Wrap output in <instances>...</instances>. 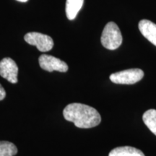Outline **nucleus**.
Returning <instances> with one entry per match:
<instances>
[{
	"label": "nucleus",
	"instance_id": "1a4fd4ad",
	"mask_svg": "<svg viewBox=\"0 0 156 156\" xmlns=\"http://www.w3.org/2000/svg\"><path fill=\"white\" fill-rule=\"evenodd\" d=\"M84 3V0H67L66 2V15L67 18L73 20L77 16Z\"/></svg>",
	"mask_w": 156,
	"mask_h": 156
},
{
	"label": "nucleus",
	"instance_id": "6e6552de",
	"mask_svg": "<svg viewBox=\"0 0 156 156\" xmlns=\"http://www.w3.org/2000/svg\"><path fill=\"white\" fill-rule=\"evenodd\" d=\"M108 156H145V155L139 149L129 146H124L113 149L109 153Z\"/></svg>",
	"mask_w": 156,
	"mask_h": 156
},
{
	"label": "nucleus",
	"instance_id": "ddd939ff",
	"mask_svg": "<svg viewBox=\"0 0 156 156\" xmlns=\"http://www.w3.org/2000/svg\"><path fill=\"white\" fill-rule=\"evenodd\" d=\"M17 1L21 2H28V0H17Z\"/></svg>",
	"mask_w": 156,
	"mask_h": 156
},
{
	"label": "nucleus",
	"instance_id": "20e7f679",
	"mask_svg": "<svg viewBox=\"0 0 156 156\" xmlns=\"http://www.w3.org/2000/svg\"><path fill=\"white\" fill-rule=\"evenodd\" d=\"M25 41L28 44L36 46L41 52L51 50L54 46V41L50 36L38 32L28 33L24 36Z\"/></svg>",
	"mask_w": 156,
	"mask_h": 156
},
{
	"label": "nucleus",
	"instance_id": "f03ea898",
	"mask_svg": "<svg viewBox=\"0 0 156 156\" xmlns=\"http://www.w3.org/2000/svg\"><path fill=\"white\" fill-rule=\"evenodd\" d=\"M101 41L103 46L108 50H115L122 45V33L116 23H107L102 32Z\"/></svg>",
	"mask_w": 156,
	"mask_h": 156
},
{
	"label": "nucleus",
	"instance_id": "423d86ee",
	"mask_svg": "<svg viewBox=\"0 0 156 156\" xmlns=\"http://www.w3.org/2000/svg\"><path fill=\"white\" fill-rule=\"evenodd\" d=\"M18 67L11 58H4L0 61V75L9 81L15 84L17 83Z\"/></svg>",
	"mask_w": 156,
	"mask_h": 156
},
{
	"label": "nucleus",
	"instance_id": "9d476101",
	"mask_svg": "<svg viewBox=\"0 0 156 156\" xmlns=\"http://www.w3.org/2000/svg\"><path fill=\"white\" fill-rule=\"evenodd\" d=\"M142 120L147 128L156 136V110L149 109L144 113Z\"/></svg>",
	"mask_w": 156,
	"mask_h": 156
},
{
	"label": "nucleus",
	"instance_id": "f257e3e1",
	"mask_svg": "<svg viewBox=\"0 0 156 156\" xmlns=\"http://www.w3.org/2000/svg\"><path fill=\"white\" fill-rule=\"evenodd\" d=\"M63 116L66 120L81 129L95 127L101 122V116L96 109L83 103L67 105L63 111Z\"/></svg>",
	"mask_w": 156,
	"mask_h": 156
},
{
	"label": "nucleus",
	"instance_id": "9b49d317",
	"mask_svg": "<svg viewBox=\"0 0 156 156\" xmlns=\"http://www.w3.org/2000/svg\"><path fill=\"white\" fill-rule=\"evenodd\" d=\"M17 153V148L14 144L7 141H0V156H14Z\"/></svg>",
	"mask_w": 156,
	"mask_h": 156
},
{
	"label": "nucleus",
	"instance_id": "39448f33",
	"mask_svg": "<svg viewBox=\"0 0 156 156\" xmlns=\"http://www.w3.org/2000/svg\"><path fill=\"white\" fill-rule=\"evenodd\" d=\"M38 62L40 67L43 69L50 72V73L53 71L66 73L69 69L66 62L53 56L47 55V54H42L39 57Z\"/></svg>",
	"mask_w": 156,
	"mask_h": 156
},
{
	"label": "nucleus",
	"instance_id": "f8f14e48",
	"mask_svg": "<svg viewBox=\"0 0 156 156\" xmlns=\"http://www.w3.org/2000/svg\"><path fill=\"white\" fill-rule=\"evenodd\" d=\"M6 96V92L5 90L4 89L2 85L0 84V101H2Z\"/></svg>",
	"mask_w": 156,
	"mask_h": 156
},
{
	"label": "nucleus",
	"instance_id": "0eeeda50",
	"mask_svg": "<svg viewBox=\"0 0 156 156\" xmlns=\"http://www.w3.org/2000/svg\"><path fill=\"white\" fill-rule=\"evenodd\" d=\"M139 29L142 36L156 46V24L148 20H142L139 23Z\"/></svg>",
	"mask_w": 156,
	"mask_h": 156
},
{
	"label": "nucleus",
	"instance_id": "7ed1b4c3",
	"mask_svg": "<svg viewBox=\"0 0 156 156\" xmlns=\"http://www.w3.org/2000/svg\"><path fill=\"white\" fill-rule=\"evenodd\" d=\"M144 75L145 74L142 69L134 68L113 73L110 75V80L115 84L132 85L141 80Z\"/></svg>",
	"mask_w": 156,
	"mask_h": 156
}]
</instances>
